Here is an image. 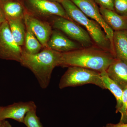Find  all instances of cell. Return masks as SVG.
<instances>
[{"mask_svg":"<svg viewBox=\"0 0 127 127\" xmlns=\"http://www.w3.org/2000/svg\"><path fill=\"white\" fill-rule=\"evenodd\" d=\"M61 4L68 17L85 28L95 46L114 55L111 42L100 24L88 17L70 0H64Z\"/></svg>","mask_w":127,"mask_h":127,"instance_id":"cell-3","label":"cell"},{"mask_svg":"<svg viewBox=\"0 0 127 127\" xmlns=\"http://www.w3.org/2000/svg\"><path fill=\"white\" fill-rule=\"evenodd\" d=\"M103 18L114 32L127 30V17L120 15L114 11L99 7Z\"/></svg>","mask_w":127,"mask_h":127,"instance_id":"cell-14","label":"cell"},{"mask_svg":"<svg viewBox=\"0 0 127 127\" xmlns=\"http://www.w3.org/2000/svg\"><path fill=\"white\" fill-rule=\"evenodd\" d=\"M7 21L6 17L4 12L2 11V9L0 7V27L2 24Z\"/></svg>","mask_w":127,"mask_h":127,"instance_id":"cell-24","label":"cell"},{"mask_svg":"<svg viewBox=\"0 0 127 127\" xmlns=\"http://www.w3.org/2000/svg\"><path fill=\"white\" fill-rule=\"evenodd\" d=\"M36 105L33 101L14 103L9 106L2 107L0 118L1 120L11 119L23 123L27 114L30 111L36 110Z\"/></svg>","mask_w":127,"mask_h":127,"instance_id":"cell-10","label":"cell"},{"mask_svg":"<svg viewBox=\"0 0 127 127\" xmlns=\"http://www.w3.org/2000/svg\"><path fill=\"white\" fill-rule=\"evenodd\" d=\"M109 77L123 90L127 87V63L117 59L106 71Z\"/></svg>","mask_w":127,"mask_h":127,"instance_id":"cell-13","label":"cell"},{"mask_svg":"<svg viewBox=\"0 0 127 127\" xmlns=\"http://www.w3.org/2000/svg\"><path fill=\"white\" fill-rule=\"evenodd\" d=\"M2 107L0 106V113L1 111V108H2ZM3 120H1L0 118V126L1 125V123H2V122Z\"/></svg>","mask_w":127,"mask_h":127,"instance_id":"cell-27","label":"cell"},{"mask_svg":"<svg viewBox=\"0 0 127 127\" xmlns=\"http://www.w3.org/2000/svg\"><path fill=\"white\" fill-rule=\"evenodd\" d=\"M100 74L106 89L109 90L116 98V112L117 113L122 105V97L123 90L109 77L106 71L100 73Z\"/></svg>","mask_w":127,"mask_h":127,"instance_id":"cell-17","label":"cell"},{"mask_svg":"<svg viewBox=\"0 0 127 127\" xmlns=\"http://www.w3.org/2000/svg\"><path fill=\"white\" fill-rule=\"evenodd\" d=\"M116 59L111 52L94 46L62 53L59 66L80 67L100 73L106 71Z\"/></svg>","mask_w":127,"mask_h":127,"instance_id":"cell-1","label":"cell"},{"mask_svg":"<svg viewBox=\"0 0 127 127\" xmlns=\"http://www.w3.org/2000/svg\"><path fill=\"white\" fill-rule=\"evenodd\" d=\"M103 127H127V123H124L119 122L118 123L116 124H108L106 126Z\"/></svg>","mask_w":127,"mask_h":127,"instance_id":"cell-23","label":"cell"},{"mask_svg":"<svg viewBox=\"0 0 127 127\" xmlns=\"http://www.w3.org/2000/svg\"><path fill=\"white\" fill-rule=\"evenodd\" d=\"M0 7L7 21L12 19H24L27 12L23 0H0Z\"/></svg>","mask_w":127,"mask_h":127,"instance_id":"cell-12","label":"cell"},{"mask_svg":"<svg viewBox=\"0 0 127 127\" xmlns=\"http://www.w3.org/2000/svg\"><path fill=\"white\" fill-rule=\"evenodd\" d=\"M86 16L100 24L111 42L114 52V31L106 23L94 0H70Z\"/></svg>","mask_w":127,"mask_h":127,"instance_id":"cell-8","label":"cell"},{"mask_svg":"<svg viewBox=\"0 0 127 127\" xmlns=\"http://www.w3.org/2000/svg\"><path fill=\"white\" fill-rule=\"evenodd\" d=\"M36 110L28 112L24 119L23 123L27 127H43L40 118L37 116Z\"/></svg>","mask_w":127,"mask_h":127,"instance_id":"cell-19","label":"cell"},{"mask_svg":"<svg viewBox=\"0 0 127 127\" xmlns=\"http://www.w3.org/2000/svg\"><path fill=\"white\" fill-rule=\"evenodd\" d=\"M62 55V53L48 48L34 55L28 54L23 49L20 63L33 73L41 88L45 89L50 84L54 68L60 65Z\"/></svg>","mask_w":127,"mask_h":127,"instance_id":"cell-2","label":"cell"},{"mask_svg":"<svg viewBox=\"0 0 127 127\" xmlns=\"http://www.w3.org/2000/svg\"><path fill=\"white\" fill-rule=\"evenodd\" d=\"M23 0L28 12L42 20L47 21L53 16L71 20L61 3L48 0Z\"/></svg>","mask_w":127,"mask_h":127,"instance_id":"cell-6","label":"cell"},{"mask_svg":"<svg viewBox=\"0 0 127 127\" xmlns=\"http://www.w3.org/2000/svg\"><path fill=\"white\" fill-rule=\"evenodd\" d=\"M58 52H69L83 48L79 43L73 40L59 30H53L47 43V47Z\"/></svg>","mask_w":127,"mask_h":127,"instance_id":"cell-11","label":"cell"},{"mask_svg":"<svg viewBox=\"0 0 127 127\" xmlns=\"http://www.w3.org/2000/svg\"><path fill=\"white\" fill-rule=\"evenodd\" d=\"M113 43L116 58L127 63V30L114 31Z\"/></svg>","mask_w":127,"mask_h":127,"instance_id":"cell-15","label":"cell"},{"mask_svg":"<svg viewBox=\"0 0 127 127\" xmlns=\"http://www.w3.org/2000/svg\"><path fill=\"white\" fill-rule=\"evenodd\" d=\"M50 1H53V2H58L59 3H61L62 1H63L64 0H48Z\"/></svg>","mask_w":127,"mask_h":127,"instance_id":"cell-26","label":"cell"},{"mask_svg":"<svg viewBox=\"0 0 127 127\" xmlns=\"http://www.w3.org/2000/svg\"><path fill=\"white\" fill-rule=\"evenodd\" d=\"M26 27V31L23 49L28 54H37L43 49V46L30 28Z\"/></svg>","mask_w":127,"mask_h":127,"instance_id":"cell-18","label":"cell"},{"mask_svg":"<svg viewBox=\"0 0 127 127\" xmlns=\"http://www.w3.org/2000/svg\"><path fill=\"white\" fill-rule=\"evenodd\" d=\"M22 51V47L15 41L6 21L0 27V59L20 63Z\"/></svg>","mask_w":127,"mask_h":127,"instance_id":"cell-7","label":"cell"},{"mask_svg":"<svg viewBox=\"0 0 127 127\" xmlns=\"http://www.w3.org/2000/svg\"><path fill=\"white\" fill-rule=\"evenodd\" d=\"M7 21L15 41L18 45L22 47L24 46L26 31L24 19H12Z\"/></svg>","mask_w":127,"mask_h":127,"instance_id":"cell-16","label":"cell"},{"mask_svg":"<svg viewBox=\"0 0 127 127\" xmlns=\"http://www.w3.org/2000/svg\"><path fill=\"white\" fill-rule=\"evenodd\" d=\"M0 127H12L10 124L7 120H3Z\"/></svg>","mask_w":127,"mask_h":127,"instance_id":"cell-25","label":"cell"},{"mask_svg":"<svg viewBox=\"0 0 127 127\" xmlns=\"http://www.w3.org/2000/svg\"><path fill=\"white\" fill-rule=\"evenodd\" d=\"M100 7L104 9L114 11V0H94Z\"/></svg>","mask_w":127,"mask_h":127,"instance_id":"cell-22","label":"cell"},{"mask_svg":"<svg viewBox=\"0 0 127 127\" xmlns=\"http://www.w3.org/2000/svg\"><path fill=\"white\" fill-rule=\"evenodd\" d=\"M24 22L26 26L30 28L43 48H47L53 30L50 22L32 15L27 11L24 17Z\"/></svg>","mask_w":127,"mask_h":127,"instance_id":"cell-9","label":"cell"},{"mask_svg":"<svg viewBox=\"0 0 127 127\" xmlns=\"http://www.w3.org/2000/svg\"><path fill=\"white\" fill-rule=\"evenodd\" d=\"M114 8L117 14L127 17V0H114Z\"/></svg>","mask_w":127,"mask_h":127,"instance_id":"cell-21","label":"cell"},{"mask_svg":"<svg viewBox=\"0 0 127 127\" xmlns=\"http://www.w3.org/2000/svg\"><path fill=\"white\" fill-rule=\"evenodd\" d=\"M89 84L106 89L100 73L80 67H69L62 76L59 87L60 89H63Z\"/></svg>","mask_w":127,"mask_h":127,"instance_id":"cell-4","label":"cell"},{"mask_svg":"<svg viewBox=\"0 0 127 127\" xmlns=\"http://www.w3.org/2000/svg\"><path fill=\"white\" fill-rule=\"evenodd\" d=\"M121 114L120 122L127 123V87L123 89L122 97V105L118 111Z\"/></svg>","mask_w":127,"mask_h":127,"instance_id":"cell-20","label":"cell"},{"mask_svg":"<svg viewBox=\"0 0 127 127\" xmlns=\"http://www.w3.org/2000/svg\"><path fill=\"white\" fill-rule=\"evenodd\" d=\"M48 20L52 28L62 32L83 47L95 46L86 30L74 21L57 16H52Z\"/></svg>","mask_w":127,"mask_h":127,"instance_id":"cell-5","label":"cell"}]
</instances>
